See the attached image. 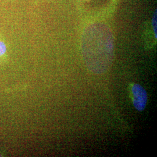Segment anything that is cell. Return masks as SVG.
Listing matches in <instances>:
<instances>
[{
  "mask_svg": "<svg viewBox=\"0 0 157 157\" xmlns=\"http://www.w3.org/2000/svg\"><path fill=\"white\" fill-rule=\"evenodd\" d=\"M82 51L91 72L106 73L112 66L114 56V39L110 29L101 23L87 26L82 37Z\"/></svg>",
  "mask_w": 157,
  "mask_h": 157,
  "instance_id": "obj_1",
  "label": "cell"
},
{
  "mask_svg": "<svg viewBox=\"0 0 157 157\" xmlns=\"http://www.w3.org/2000/svg\"><path fill=\"white\" fill-rule=\"evenodd\" d=\"M133 104L135 108L141 112L146 108L147 103V93L145 89L139 84H134L131 88Z\"/></svg>",
  "mask_w": 157,
  "mask_h": 157,
  "instance_id": "obj_2",
  "label": "cell"
},
{
  "mask_svg": "<svg viewBox=\"0 0 157 157\" xmlns=\"http://www.w3.org/2000/svg\"><path fill=\"white\" fill-rule=\"evenodd\" d=\"M152 27L155 37L157 39V10L154 12L152 19Z\"/></svg>",
  "mask_w": 157,
  "mask_h": 157,
  "instance_id": "obj_3",
  "label": "cell"
},
{
  "mask_svg": "<svg viewBox=\"0 0 157 157\" xmlns=\"http://www.w3.org/2000/svg\"><path fill=\"white\" fill-rule=\"evenodd\" d=\"M6 52V46L4 41H0V56H3Z\"/></svg>",
  "mask_w": 157,
  "mask_h": 157,
  "instance_id": "obj_4",
  "label": "cell"
}]
</instances>
